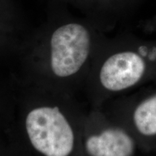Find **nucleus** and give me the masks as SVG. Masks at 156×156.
Instances as JSON below:
<instances>
[{
  "mask_svg": "<svg viewBox=\"0 0 156 156\" xmlns=\"http://www.w3.org/2000/svg\"><path fill=\"white\" fill-rule=\"evenodd\" d=\"M81 151L85 156H136L137 144L125 129L98 126L87 117L83 121Z\"/></svg>",
  "mask_w": 156,
  "mask_h": 156,
  "instance_id": "nucleus-3",
  "label": "nucleus"
},
{
  "mask_svg": "<svg viewBox=\"0 0 156 156\" xmlns=\"http://www.w3.org/2000/svg\"><path fill=\"white\" fill-rule=\"evenodd\" d=\"M147 73L145 60L132 51L112 54L103 62L97 75L98 83L108 93H119L135 86Z\"/></svg>",
  "mask_w": 156,
  "mask_h": 156,
  "instance_id": "nucleus-4",
  "label": "nucleus"
},
{
  "mask_svg": "<svg viewBox=\"0 0 156 156\" xmlns=\"http://www.w3.org/2000/svg\"><path fill=\"white\" fill-rule=\"evenodd\" d=\"M90 48V34L85 26L78 23L62 25L51 36L47 69L34 80L20 81L67 93L68 83L81 77Z\"/></svg>",
  "mask_w": 156,
  "mask_h": 156,
  "instance_id": "nucleus-2",
  "label": "nucleus"
},
{
  "mask_svg": "<svg viewBox=\"0 0 156 156\" xmlns=\"http://www.w3.org/2000/svg\"><path fill=\"white\" fill-rule=\"evenodd\" d=\"M134 128L145 137L156 136V93L140 101L132 115Z\"/></svg>",
  "mask_w": 156,
  "mask_h": 156,
  "instance_id": "nucleus-5",
  "label": "nucleus"
},
{
  "mask_svg": "<svg viewBox=\"0 0 156 156\" xmlns=\"http://www.w3.org/2000/svg\"><path fill=\"white\" fill-rule=\"evenodd\" d=\"M14 91L11 132L22 136L43 156H73L81 147L84 119L67 92L19 81Z\"/></svg>",
  "mask_w": 156,
  "mask_h": 156,
  "instance_id": "nucleus-1",
  "label": "nucleus"
}]
</instances>
